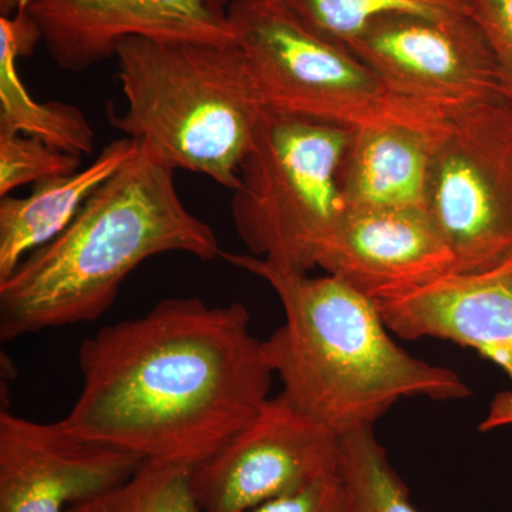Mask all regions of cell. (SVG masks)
Instances as JSON below:
<instances>
[{
	"instance_id": "1",
	"label": "cell",
	"mask_w": 512,
	"mask_h": 512,
	"mask_svg": "<svg viewBox=\"0 0 512 512\" xmlns=\"http://www.w3.org/2000/svg\"><path fill=\"white\" fill-rule=\"evenodd\" d=\"M244 303L167 298L79 349L82 390L62 421L144 461L197 467L254 419L274 372Z\"/></svg>"
},
{
	"instance_id": "2",
	"label": "cell",
	"mask_w": 512,
	"mask_h": 512,
	"mask_svg": "<svg viewBox=\"0 0 512 512\" xmlns=\"http://www.w3.org/2000/svg\"><path fill=\"white\" fill-rule=\"evenodd\" d=\"M222 258L271 286L285 322L262 340L282 396L338 436L373 429L403 399L464 400L453 370L400 348L376 302L333 275L292 274L249 254Z\"/></svg>"
},
{
	"instance_id": "3",
	"label": "cell",
	"mask_w": 512,
	"mask_h": 512,
	"mask_svg": "<svg viewBox=\"0 0 512 512\" xmlns=\"http://www.w3.org/2000/svg\"><path fill=\"white\" fill-rule=\"evenodd\" d=\"M174 174L138 146L63 232L0 281V340L99 319L153 256L222 258L214 229L185 207Z\"/></svg>"
},
{
	"instance_id": "4",
	"label": "cell",
	"mask_w": 512,
	"mask_h": 512,
	"mask_svg": "<svg viewBox=\"0 0 512 512\" xmlns=\"http://www.w3.org/2000/svg\"><path fill=\"white\" fill-rule=\"evenodd\" d=\"M126 110L110 124L171 170L237 190L264 107L237 43L133 37L117 49Z\"/></svg>"
},
{
	"instance_id": "5",
	"label": "cell",
	"mask_w": 512,
	"mask_h": 512,
	"mask_svg": "<svg viewBox=\"0 0 512 512\" xmlns=\"http://www.w3.org/2000/svg\"><path fill=\"white\" fill-rule=\"evenodd\" d=\"M353 128L264 110L232 191L235 231L249 255L309 274L346 212L339 170Z\"/></svg>"
},
{
	"instance_id": "6",
	"label": "cell",
	"mask_w": 512,
	"mask_h": 512,
	"mask_svg": "<svg viewBox=\"0 0 512 512\" xmlns=\"http://www.w3.org/2000/svg\"><path fill=\"white\" fill-rule=\"evenodd\" d=\"M227 13L265 110L357 128L400 99L286 0H229Z\"/></svg>"
},
{
	"instance_id": "7",
	"label": "cell",
	"mask_w": 512,
	"mask_h": 512,
	"mask_svg": "<svg viewBox=\"0 0 512 512\" xmlns=\"http://www.w3.org/2000/svg\"><path fill=\"white\" fill-rule=\"evenodd\" d=\"M426 210L453 252L457 272L512 262V104L484 101L454 110L440 147Z\"/></svg>"
},
{
	"instance_id": "8",
	"label": "cell",
	"mask_w": 512,
	"mask_h": 512,
	"mask_svg": "<svg viewBox=\"0 0 512 512\" xmlns=\"http://www.w3.org/2000/svg\"><path fill=\"white\" fill-rule=\"evenodd\" d=\"M348 47L394 97L446 109L504 99L493 50L471 15L384 16Z\"/></svg>"
},
{
	"instance_id": "9",
	"label": "cell",
	"mask_w": 512,
	"mask_h": 512,
	"mask_svg": "<svg viewBox=\"0 0 512 512\" xmlns=\"http://www.w3.org/2000/svg\"><path fill=\"white\" fill-rule=\"evenodd\" d=\"M340 436L281 393L214 456L192 468L201 512H248L338 473Z\"/></svg>"
},
{
	"instance_id": "10",
	"label": "cell",
	"mask_w": 512,
	"mask_h": 512,
	"mask_svg": "<svg viewBox=\"0 0 512 512\" xmlns=\"http://www.w3.org/2000/svg\"><path fill=\"white\" fill-rule=\"evenodd\" d=\"M229 0H22L50 59L79 73L116 56L128 39L237 43ZM19 3V5H20Z\"/></svg>"
},
{
	"instance_id": "11",
	"label": "cell",
	"mask_w": 512,
	"mask_h": 512,
	"mask_svg": "<svg viewBox=\"0 0 512 512\" xmlns=\"http://www.w3.org/2000/svg\"><path fill=\"white\" fill-rule=\"evenodd\" d=\"M144 463L56 423L0 412V512H67L113 490Z\"/></svg>"
},
{
	"instance_id": "12",
	"label": "cell",
	"mask_w": 512,
	"mask_h": 512,
	"mask_svg": "<svg viewBox=\"0 0 512 512\" xmlns=\"http://www.w3.org/2000/svg\"><path fill=\"white\" fill-rule=\"evenodd\" d=\"M319 268L375 302L458 271L426 208H348Z\"/></svg>"
},
{
	"instance_id": "13",
	"label": "cell",
	"mask_w": 512,
	"mask_h": 512,
	"mask_svg": "<svg viewBox=\"0 0 512 512\" xmlns=\"http://www.w3.org/2000/svg\"><path fill=\"white\" fill-rule=\"evenodd\" d=\"M456 109L399 99L353 128L339 170L348 208H426L434 161Z\"/></svg>"
},
{
	"instance_id": "14",
	"label": "cell",
	"mask_w": 512,
	"mask_h": 512,
	"mask_svg": "<svg viewBox=\"0 0 512 512\" xmlns=\"http://www.w3.org/2000/svg\"><path fill=\"white\" fill-rule=\"evenodd\" d=\"M376 305L394 335L476 350L512 383V262L478 274L453 272Z\"/></svg>"
},
{
	"instance_id": "15",
	"label": "cell",
	"mask_w": 512,
	"mask_h": 512,
	"mask_svg": "<svg viewBox=\"0 0 512 512\" xmlns=\"http://www.w3.org/2000/svg\"><path fill=\"white\" fill-rule=\"evenodd\" d=\"M138 151V144L123 137L72 174L57 175L35 184L29 197L0 201V281L36 249L63 232L101 184L113 177Z\"/></svg>"
},
{
	"instance_id": "16",
	"label": "cell",
	"mask_w": 512,
	"mask_h": 512,
	"mask_svg": "<svg viewBox=\"0 0 512 512\" xmlns=\"http://www.w3.org/2000/svg\"><path fill=\"white\" fill-rule=\"evenodd\" d=\"M42 42L39 29L20 3L15 16L0 18V128L45 141L74 154L94 153L96 133L82 109L62 101H37L19 73V59Z\"/></svg>"
},
{
	"instance_id": "17",
	"label": "cell",
	"mask_w": 512,
	"mask_h": 512,
	"mask_svg": "<svg viewBox=\"0 0 512 512\" xmlns=\"http://www.w3.org/2000/svg\"><path fill=\"white\" fill-rule=\"evenodd\" d=\"M339 473L348 490L349 512H420L373 429L340 436Z\"/></svg>"
},
{
	"instance_id": "18",
	"label": "cell",
	"mask_w": 512,
	"mask_h": 512,
	"mask_svg": "<svg viewBox=\"0 0 512 512\" xmlns=\"http://www.w3.org/2000/svg\"><path fill=\"white\" fill-rule=\"evenodd\" d=\"M192 468L144 461L124 483L67 512H201L192 487Z\"/></svg>"
},
{
	"instance_id": "19",
	"label": "cell",
	"mask_w": 512,
	"mask_h": 512,
	"mask_svg": "<svg viewBox=\"0 0 512 512\" xmlns=\"http://www.w3.org/2000/svg\"><path fill=\"white\" fill-rule=\"evenodd\" d=\"M320 33L348 46L353 39L389 15H471V0H286Z\"/></svg>"
},
{
	"instance_id": "20",
	"label": "cell",
	"mask_w": 512,
	"mask_h": 512,
	"mask_svg": "<svg viewBox=\"0 0 512 512\" xmlns=\"http://www.w3.org/2000/svg\"><path fill=\"white\" fill-rule=\"evenodd\" d=\"M82 158L64 153L39 138L0 128V197L16 188L37 184L79 170Z\"/></svg>"
},
{
	"instance_id": "21",
	"label": "cell",
	"mask_w": 512,
	"mask_h": 512,
	"mask_svg": "<svg viewBox=\"0 0 512 512\" xmlns=\"http://www.w3.org/2000/svg\"><path fill=\"white\" fill-rule=\"evenodd\" d=\"M471 16L490 43L501 92L512 104V0H471Z\"/></svg>"
},
{
	"instance_id": "22",
	"label": "cell",
	"mask_w": 512,
	"mask_h": 512,
	"mask_svg": "<svg viewBox=\"0 0 512 512\" xmlns=\"http://www.w3.org/2000/svg\"><path fill=\"white\" fill-rule=\"evenodd\" d=\"M248 512H349L348 490L338 471Z\"/></svg>"
},
{
	"instance_id": "23",
	"label": "cell",
	"mask_w": 512,
	"mask_h": 512,
	"mask_svg": "<svg viewBox=\"0 0 512 512\" xmlns=\"http://www.w3.org/2000/svg\"><path fill=\"white\" fill-rule=\"evenodd\" d=\"M512 426V392H501L494 397L487 416L481 421L480 431L488 433L491 430Z\"/></svg>"
},
{
	"instance_id": "24",
	"label": "cell",
	"mask_w": 512,
	"mask_h": 512,
	"mask_svg": "<svg viewBox=\"0 0 512 512\" xmlns=\"http://www.w3.org/2000/svg\"><path fill=\"white\" fill-rule=\"evenodd\" d=\"M20 2H22V0H0V10H2V15L10 16V13L16 12Z\"/></svg>"
}]
</instances>
